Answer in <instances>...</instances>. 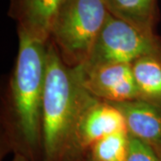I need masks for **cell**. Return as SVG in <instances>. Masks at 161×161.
I'll use <instances>...</instances> for the list:
<instances>
[{
  "label": "cell",
  "mask_w": 161,
  "mask_h": 161,
  "mask_svg": "<svg viewBox=\"0 0 161 161\" xmlns=\"http://www.w3.org/2000/svg\"><path fill=\"white\" fill-rule=\"evenodd\" d=\"M109 11L104 0H64L52 24L49 40L65 64L86 63Z\"/></svg>",
  "instance_id": "cell-3"
},
{
  "label": "cell",
  "mask_w": 161,
  "mask_h": 161,
  "mask_svg": "<svg viewBox=\"0 0 161 161\" xmlns=\"http://www.w3.org/2000/svg\"><path fill=\"white\" fill-rule=\"evenodd\" d=\"M125 161H158L153 148L129 135L128 150Z\"/></svg>",
  "instance_id": "cell-12"
},
{
  "label": "cell",
  "mask_w": 161,
  "mask_h": 161,
  "mask_svg": "<svg viewBox=\"0 0 161 161\" xmlns=\"http://www.w3.org/2000/svg\"><path fill=\"white\" fill-rule=\"evenodd\" d=\"M161 52V37L138 29L108 14L93 47L89 64H128L153 53Z\"/></svg>",
  "instance_id": "cell-4"
},
{
  "label": "cell",
  "mask_w": 161,
  "mask_h": 161,
  "mask_svg": "<svg viewBox=\"0 0 161 161\" xmlns=\"http://www.w3.org/2000/svg\"><path fill=\"white\" fill-rule=\"evenodd\" d=\"M122 113L129 135L154 148L161 144V110L140 99L111 103Z\"/></svg>",
  "instance_id": "cell-8"
},
{
  "label": "cell",
  "mask_w": 161,
  "mask_h": 161,
  "mask_svg": "<svg viewBox=\"0 0 161 161\" xmlns=\"http://www.w3.org/2000/svg\"><path fill=\"white\" fill-rule=\"evenodd\" d=\"M85 92L74 68L65 64L48 40L42 104V145L46 161H58L69 154Z\"/></svg>",
  "instance_id": "cell-1"
},
{
  "label": "cell",
  "mask_w": 161,
  "mask_h": 161,
  "mask_svg": "<svg viewBox=\"0 0 161 161\" xmlns=\"http://www.w3.org/2000/svg\"><path fill=\"white\" fill-rule=\"evenodd\" d=\"M123 130L126 131V126L120 111L113 104L86 92L80 106L69 154L88 150L98 140Z\"/></svg>",
  "instance_id": "cell-6"
},
{
  "label": "cell",
  "mask_w": 161,
  "mask_h": 161,
  "mask_svg": "<svg viewBox=\"0 0 161 161\" xmlns=\"http://www.w3.org/2000/svg\"><path fill=\"white\" fill-rule=\"evenodd\" d=\"M64 0H9L8 15L17 23V30L47 42L52 24Z\"/></svg>",
  "instance_id": "cell-7"
},
{
  "label": "cell",
  "mask_w": 161,
  "mask_h": 161,
  "mask_svg": "<svg viewBox=\"0 0 161 161\" xmlns=\"http://www.w3.org/2000/svg\"><path fill=\"white\" fill-rule=\"evenodd\" d=\"M74 70L80 86L99 99L115 103L137 98L131 64H82Z\"/></svg>",
  "instance_id": "cell-5"
},
{
  "label": "cell",
  "mask_w": 161,
  "mask_h": 161,
  "mask_svg": "<svg viewBox=\"0 0 161 161\" xmlns=\"http://www.w3.org/2000/svg\"><path fill=\"white\" fill-rule=\"evenodd\" d=\"M131 65L137 99L161 110V52L142 57Z\"/></svg>",
  "instance_id": "cell-9"
},
{
  "label": "cell",
  "mask_w": 161,
  "mask_h": 161,
  "mask_svg": "<svg viewBox=\"0 0 161 161\" xmlns=\"http://www.w3.org/2000/svg\"><path fill=\"white\" fill-rule=\"evenodd\" d=\"M19 48L10 80L9 122L12 131L32 150L42 142V104L47 42L17 30Z\"/></svg>",
  "instance_id": "cell-2"
},
{
  "label": "cell",
  "mask_w": 161,
  "mask_h": 161,
  "mask_svg": "<svg viewBox=\"0 0 161 161\" xmlns=\"http://www.w3.org/2000/svg\"><path fill=\"white\" fill-rule=\"evenodd\" d=\"M111 14L146 32L155 33L159 19L158 0H104Z\"/></svg>",
  "instance_id": "cell-10"
},
{
  "label": "cell",
  "mask_w": 161,
  "mask_h": 161,
  "mask_svg": "<svg viewBox=\"0 0 161 161\" xmlns=\"http://www.w3.org/2000/svg\"><path fill=\"white\" fill-rule=\"evenodd\" d=\"M153 150L155 151L156 155L158 157V161H161V144L160 145H158V146H156L153 148Z\"/></svg>",
  "instance_id": "cell-14"
},
{
  "label": "cell",
  "mask_w": 161,
  "mask_h": 161,
  "mask_svg": "<svg viewBox=\"0 0 161 161\" xmlns=\"http://www.w3.org/2000/svg\"><path fill=\"white\" fill-rule=\"evenodd\" d=\"M12 161H29L27 158H25V156L22 155L20 153H18L16 155L14 156V158H13Z\"/></svg>",
  "instance_id": "cell-13"
},
{
  "label": "cell",
  "mask_w": 161,
  "mask_h": 161,
  "mask_svg": "<svg viewBox=\"0 0 161 161\" xmlns=\"http://www.w3.org/2000/svg\"><path fill=\"white\" fill-rule=\"evenodd\" d=\"M129 134L125 130L110 133L97 141L89 149L92 161H125Z\"/></svg>",
  "instance_id": "cell-11"
}]
</instances>
